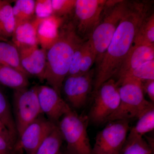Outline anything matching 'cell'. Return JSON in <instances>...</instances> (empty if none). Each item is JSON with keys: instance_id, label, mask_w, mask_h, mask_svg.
Returning a JSON list of instances; mask_svg holds the SVG:
<instances>
[{"instance_id": "1", "label": "cell", "mask_w": 154, "mask_h": 154, "mask_svg": "<svg viewBox=\"0 0 154 154\" xmlns=\"http://www.w3.org/2000/svg\"><path fill=\"white\" fill-rule=\"evenodd\" d=\"M149 10L145 2L127 1L120 23L99 62L94 82V95L103 83L117 74L132 46L140 27L149 17Z\"/></svg>"}, {"instance_id": "2", "label": "cell", "mask_w": 154, "mask_h": 154, "mask_svg": "<svg viewBox=\"0 0 154 154\" xmlns=\"http://www.w3.org/2000/svg\"><path fill=\"white\" fill-rule=\"evenodd\" d=\"M85 41L77 33L74 22L71 21L62 24L57 40L47 51L45 81L59 95L74 53Z\"/></svg>"}, {"instance_id": "3", "label": "cell", "mask_w": 154, "mask_h": 154, "mask_svg": "<svg viewBox=\"0 0 154 154\" xmlns=\"http://www.w3.org/2000/svg\"><path fill=\"white\" fill-rule=\"evenodd\" d=\"M117 84L120 102L117 109L109 116L107 122L138 119L147 111L154 108L152 102L145 98L141 81L126 78Z\"/></svg>"}, {"instance_id": "4", "label": "cell", "mask_w": 154, "mask_h": 154, "mask_svg": "<svg viewBox=\"0 0 154 154\" xmlns=\"http://www.w3.org/2000/svg\"><path fill=\"white\" fill-rule=\"evenodd\" d=\"M89 121L87 116L72 110L59 121L57 125L66 142V154H94L87 131Z\"/></svg>"}, {"instance_id": "5", "label": "cell", "mask_w": 154, "mask_h": 154, "mask_svg": "<svg viewBox=\"0 0 154 154\" xmlns=\"http://www.w3.org/2000/svg\"><path fill=\"white\" fill-rule=\"evenodd\" d=\"M127 1H107L108 11L89 38L99 62L106 51L117 29L126 7Z\"/></svg>"}, {"instance_id": "6", "label": "cell", "mask_w": 154, "mask_h": 154, "mask_svg": "<svg viewBox=\"0 0 154 154\" xmlns=\"http://www.w3.org/2000/svg\"><path fill=\"white\" fill-rule=\"evenodd\" d=\"M15 124L19 137L27 126L42 113L37 96L36 87L14 90Z\"/></svg>"}, {"instance_id": "7", "label": "cell", "mask_w": 154, "mask_h": 154, "mask_svg": "<svg viewBox=\"0 0 154 154\" xmlns=\"http://www.w3.org/2000/svg\"><path fill=\"white\" fill-rule=\"evenodd\" d=\"M94 98L88 116L89 120L97 125L105 123L117 109L120 102L119 86L116 81L111 79L103 83L94 94Z\"/></svg>"}, {"instance_id": "8", "label": "cell", "mask_w": 154, "mask_h": 154, "mask_svg": "<svg viewBox=\"0 0 154 154\" xmlns=\"http://www.w3.org/2000/svg\"><path fill=\"white\" fill-rule=\"evenodd\" d=\"M130 128L128 120L110 122L96 135L94 154H119Z\"/></svg>"}, {"instance_id": "9", "label": "cell", "mask_w": 154, "mask_h": 154, "mask_svg": "<svg viewBox=\"0 0 154 154\" xmlns=\"http://www.w3.org/2000/svg\"><path fill=\"white\" fill-rule=\"evenodd\" d=\"M107 1L76 0L74 21L77 32L83 38L91 37L98 25Z\"/></svg>"}, {"instance_id": "10", "label": "cell", "mask_w": 154, "mask_h": 154, "mask_svg": "<svg viewBox=\"0 0 154 154\" xmlns=\"http://www.w3.org/2000/svg\"><path fill=\"white\" fill-rule=\"evenodd\" d=\"M94 75V70L91 69L85 74L66 78L62 89L67 100L74 108L81 109L86 105L92 90Z\"/></svg>"}, {"instance_id": "11", "label": "cell", "mask_w": 154, "mask_h": 154, "mask_svg": "<svg viewBox=\"0 0 154 154\" xmlns=\"http://www.w3.org/2000/svg\"><path fill=\"white\" fill-rule=\"evenodd\" d=\"M36 87L42 113L50 121L57 125L60 119L71 111V108L53 88L45 85Z\"/></svg>"}, {"instance_id": "12", "label": "cell", "mask_w": 154, "mask_h": 154, "mask_svg": "<svg viewBox=\"0 0 154 154\" xmlns=\"http://www.w3.org/2000/svg\"><path fill=\"white\" fill-rule=\"evenodd\" d=\"M57 125L39 116L24 130L15 149H23L27 154H33Z\"/></svg>"}, {"instance_id": "13", "label": "cell", "mask_w": 154, "mask_h": 154, "mask_svg": "<svg viewBox=\"0 0 154 154\" xmlns=\"http://www.w3.org/2000/svg\"><path fill=\"white\" fill-rule=\"evenodd\" d=\"M18 50L21 66L27 74L35 76L41 82L45 81L47 51L38 45Z\"/></svg>"}, {"instance_id": "14", "label": "cell", "mask_w": 154, "mask_h": 154, "mask_svg": "<svg viewBox=\"0 0 154 154\" xmlns=\"http://www.w3.org/2000/svg\"><path fill=\"white\" fill-rule=\"evenodd\" d=\"M154 60V45H132L119 70L118 80L145 63Z\"/></svg>"}, {"instance_id": "15", "label": "cell", "mask_w": 154, "mask_h": 154, "mask_svg": "<svg viewBox=\"0 0 154 154\" xmlns=\"http://www.w3.org/2000/svg\"><path fill=\"white\" fill-rule=\"evenodd\" d=\"M62 23L61 18L54 15L42 19L37 30L38 44L41 48L47 51L55 43Z\"/></svg>"}, {"instance_id": "16", "label": "cell", "mask_w": 154, "mask_h": 154, "mask_svg": "<svg viewBox=\"0 0 154 154\" xmlns=\"http://www.w3.org/2000/svg\"><path fill=\"white\" fill-rule=\"evenodd\" d=\"M43 19L36 17L33 20L18 25L12 36V42L17 49L38 45L37 28Z\"/></svg>"}, {"instance_id": "17", "label": "cell", "mask_w": 154, "mask_h": 154, "mask_svg": "<svg viewBox=\"0 0 154 154\" xmlns=\"http://www.w3.org/2000/svg\"><path fill=\"white\" fill-rule=\"evenodd\" d=\"M28 75L12 67L0 64V85L19 90L28 88Z\"/></svg>"}, {"instance_id": "18", "label": "cell", "mask_w": 154, "mask_h": 154, "mask_svg": "<svg viewBox=\"0 0 154 154\" xmlns=\"http://www.w3.org/2000/svg\"><path fill=\"white\" fill-rule=\"evenodd\" d=\"M16 27L11 1L0 0V35L8 39L12 37Z\"/></svg>"}, {"instance_id": "19", "label": "cell", "mask_w": 154, "mask_h": 154, "mask_svg": "<svg viewBox=\"0 0 154 154\" xmlns=\"http://www.w3.org/2000/svg\"><path fill=\"white\" fill-rule=\"evenodd\" d=\"M0 64L17 69L28 75L21 66L18 50L11 41H0Z\"/></svg>"}, {"instance_id": "20", "label": "cell", "mask_w": 154, "mask_h": 154, "mask_svg": "<svg viewBox=\"0 0 154 154\" xmlns=\"http://www.w3.org/2000/svg\"><path fill=\"white\" fill-rule=\"evenodd\" d=\"M13 7V12L16 27L29 22L36 17L35 12V1L17 0Z\"/></svg>"}, {"instance_id": "21", "label": "cell", "mask_w": 154, "mask_h": 154, "mask_svg": "<svg viewBox=\"0 0 154 154\" xmlns=\"http://www.w3.org/2000/svg\"><path fill=\"white\" fill-rule=\"evenodd\" d=\"M63 140L57 125L33 154H57L60 151Z\"/></svg>"}, {"instance_id": "22", "label": "cell", "mask_w": 154, "mask_h": 154, "mask_svg": "<svg viewBox=\"0 0 154 154\" xmlns=\"http://www.w3.org/2000/svg\"><path fill=\"white\" fill-rule=\"evenodd\" d=\"M136 45H154V15L153 13L144 21L135 37Z\"/></svg>"}, {"instance_id": "23", "label": "cell", "mask_w": 154, "mask_h": 154, "mask_svg": "<svg viewBox=\"0 0 154 154\" xmlns=\"http://www.w3.org/2000/svg\"><path fill=\"white\" fill-rule=\"evenodd\" d=\"M152 146L143 137H127L119 154H152Z\"/></svg>"}, {"instance_id": "24", "label": "cell", "mask_w": 154, "mask_h": 154, "mask_svg": "<svg viewBox=\"0 0 154 154\" xmlns=\"http://www.w3.org/2000/svg\"><path fill=\"white\" fill-rule=\"evenodd\" d=\"M154 128V108L147 111L138 118L137 123L130 130L127 137H143Z\"/></svg>"}, {"instance_id": "25", "label": "cell", "mask_w": 154, "mask_h": 154, "mask_svg": "<svg viewBox=\"0 0 154 154\" xmlns=\"http://www.w3.org/2000/svg\"><path fill=\"white\" fill-rule=\"evenodd\" d=\"M0 120L8 130L12 136L17 139V133L15 120L7 97L0 89Z\"/></svg>"}, {"instance_id": "26", "label": "cell", "mask_w": 154, "mask_h": 154, "mask_svg": "<svg viewBox=\"0 0 154 154\" xmlns=\"http://www.w3.org/2000/svg\"><path fill=\"white\" fill-rule=\"evenodd\" d=\"M126 78H132L143 81L154 80V60L149 61L127 74L121 79L116 81L119 83Z\"/></svg>"}, {"instance_id": "27", "label": "cell", "mask_w": 154, "mask_h": 154, "mask_svg": "<svg viewBox=\"0 0 154 154\" xmlns=\"http://www.w3.org/2000/svg\"><path fill=\"white\" fill-rule=\"evenodd\" d=\"M76 0H51L52 15L61 18L74 11Z\"/></svg>"}, {"instance_id": "28", "label": "cell", "mask_w": 154, "mask_h": 154, "mask_svg": "<svg viewBox=\"0 0 154 154\" xmlns=\"http://www.w3.org/2000/svg\"><path fill=\"white\" fill-rule=\"evenodd\" d=\"M90 44V40L85 41L75 51L67 77L79 75L81 62Z\"/></svg>"}, {"instance_id": "29", "label": "cell", "mask_w": 154, "mask_h": 154, "mask_svg": "<svg viewBox=\"0 0 154 154\" xmlns=\"http://www.w3.org/2000/svg\"><path fill=\"white\" fill-rule=\"evenodd\" d=\"M96 57L97 55L96 53L92 47L90 41V44L81 62L79 75L85 74L91 70V67L96 60Z\"/></svg>"}, {"instance_id": "30", "label": "cell", "mask_w": 154, "mask_h": 154, "mask_svg": "<svg viewBox=\"0 0 154 154\" xmlns=\"http://www.w3.org/2000/svg\"><path fill=\"white\" fill-rule=\"evenodd\" d=\"M36 17L44 19L52 15L51 0H36L35 8Z\"/></svg>"}, {"instance_id": "31", "label": "cell", "mask_w": 154, "mask_h": 154, "mask_svg": "<svg viewBox=\"0 0 154 154\" xmlns=\"http://www.w3.org/2000/svg\"><path fill=\"white\" fill-rule=\"evenodd\" d=\"M15 143L13 140L0 134V154H14Z\"/></svg>"}, {"instance_id": "32", "label": "cell", "mask_w": 154, "mask_h": 154, "mask_svg": "<svg viewBox=\"0 0 154 154\" xmlns=\"http://www.w3.org/2000/svg\"><path fill=\"white\" fill-rule=\"evenodd\" d=\"M142 87L143 91H145L152 102H154V80L143 81Z\"/></svg>"}, {"instance_id": "33", "label": "cell", "mask_w": 154, "mask_h": 154, "mask_svg": "<svg viewBox=\"0 0 154 154\" xmlns=\"http://www.w3.org/2000/svg\"><path fill=\"white\" fill-rule=\"evenodd\" d=\"M0 134L3 135L6 137H8L16 142V140H15L14 138L12 136L8 130L7 129V128L4 125L1 120H0Z\"/></svg>"}, {"instance_id": "34", "label": "cell", "mask_w": 154, "mask_h": 154, "mask_svg": "<svg viewBox=\"0 0 154 154\" xmlns=\"http://www.w3.org/2000/svg\"><path fill=\"white\" fill-rule=\"evenodd\" d=\"M9 41L8 39H6V38L3 37L2 36L0 35V41Z\"/></svg>"}, {"instance_id": "35", "label": "cell", "mask_w": 154, "mask_h": 154, "mask_svg": "<svg viewBox=\"0 0 154 154\" xmlns=\"http://www.w3.org/2000/svg\"><path fill=\"white\" fill-rule=\"evenodd\" d=\"M57 154H64L63 153L61 152L60 151Z\"/></svg>"}]
</instances>
